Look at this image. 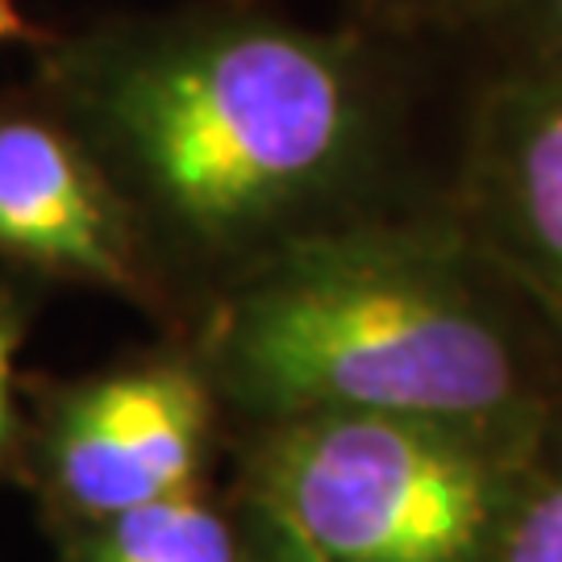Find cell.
<instances>
[{
    "label": "cell",
    "mask_w": 562,
    "mask_h": 562,
    "mask_svg": "<svg viewBox=\"0 0 562 562\" xmlns=\"http://www.w3.org/2000/svg\"><path fill=\"white\" fill-rule=\"evenodd\" d=\"M30 92L101 162L192 322L292 241L383 209L396 92L371 42L250 0L46 34Z\"/></svg>",
    "instance_id": "obj_1"
},
{
    "label": "cell",
    "mask_w": 562,
    "mask_h": 562,
    "mask_svg": "<svg viewBox=\"0 0 562 562\" xmlns=\"http://www.w3.org/2000/svg\"><path fill=\"white\" fill-rule=\"evenodd\" d=\"M188 350L246 429L375 413L562 434V341L446 204L283 246L196 308Z\"/></svg>",
    "instance_id": "obj_2"
},
{
    "label": "cell",
    "mask_w": 562,
    "mask_h": 562,
    "mask_svg": "<svg viewBox=\"0 0 562 562\" xmlns=\"http://www.w3.org/2000/svg\"><path fill=\"white\" fill-rule=\"evenodd\" d=\"M554 438L313 413L246 429L238 492L276 508L325 562H496Z\"/></svg>",
    "instance_id": "obj_3"
},
{
    "label": "cell",
    "mask_w": 562,
    "mask_h": 562,
    "mask_svg": "<svg viewBox=\"0 0 562 562\" xmlns=\"http://www.w3.org/2000/svg\"><path fill=\"white\" fill-rule=\"evenodd\" d=\"M222 401L188 341L83 380L42 383L18 475L55 533L204 487Z\"/></svg>",
    "instance_id": "obj_4"
},
{
    "label": "cell",
    "mask_w": 562,
    "mask_h": 562,
    "mask_svg": "<svg viewBox=\"0 0 562 562\" xmlns=\"http://www.w3.org/2000/svg\"><path fill=\"white\" fill-rule=\"evenodd\" d=\"M0 262L25 280L101 288L176 322L101 162L34 92L0 101Z\"/></svg>",
    "instance_id": "obj_5"
},
{
    "label": "cell",
    "mask_w": 562,
    "mask_h": 562,
    "mask_svg": "<svg viewBox=\"0 0 562 562\" xmlns=\"http://www.w3.org/2000/svg\"><path fill=\"white\" fill-rule=\"evenodd\" d=\"M446 209L562 341V67L517 63L483 88Z\"/></svg>",
    "instance_id": "obj_6"
},
{
    "label": "cell",
    "mask_w": 562,
    "mask_h": 562,
    "mask_svg": "<svg viewBox=\"0 0 562 562\" xmlns=\"http://www.w3.org/2000/svg\"><path fill=\"white\" fill-rule=\"evenodd\" d=\"M59 550L63 562H241V521L234 501L192 487L59 533Z\"/></svg>",
    "instance_id": "obj_7"
},
{
    "label": "cell",
    "mask_w": 562,
    "mask_h": 562,
    "mask_svg": "<svg viewBox=\"0 0 562 562\" xmlns=\"http://www.w3.org/2000/svg\"><path fill=\"white\" fill-rule=\"evenodd\" d=\"M496 562H562V438L542 454L504 525Z\"/></svg>",
    "instance_id": "obj_8"
},
{
    "label": "cell",
    "mask_w": 562,
    "mask_h": 562,
    "mask_svg": "<svg viewBox=\"0 0 562 562\" xmlns=\"http://www.w3.org/2000/svg\"><path fill=\"white\" fill-rule=\"evenodd\" d=\"M34 301L18 280H0V480L13 475L21 446V346L30 338Z\"/></svg>",
    "instance_id": "obj_9"
},
{
    "label": "cell",
    "mask_w": 562,
    "mask_h": 562,
    "mask_svg": "<svg viewBox=\"0 0 562 562\" xmlns=\"http://www.w3.org/2000/svg\"><path fill=\"white\" fill-rule=\"evenodd\" d=\"M229 501H234L241 521V562H325L276 508H267L238 487Z\"/></svg>",
    "instance_id": "obj_10"
},
{
    "label": "cell",
    "mask_w": 562,
    "mask_h": 562,
    "mask_svg": "<svg viewBox=\"0 0 562 562\" xmlns=\"http://www.w3.org/2000/svg\"><path fill=\"white\" fill-rule=\"evenodd\" d=\"M504 21L521 38V63L562 67V0H513Z\"/></svg>",
    "instance_id": "obj_11"
},
{
    "label": "cell",
    "mask_w": 562,
    "mask_h": 562,
    "mask_svg": "<svg viewBox=\"0 0 562 562\" xmlns=\"http://www.w3.org/2000/svg\"><path fill=\"white\" fill-rule=\"evenodd\" d=\"M401 21H442V25H459V21H504L513 0H375Z\"/></svg>",
    "instance_id": "obj_12"
},
{
    "label": "cell",
    "mask_w": 562,
    "mask_h": 562,
    "mask_svg": "<svg viewBox=\"0 0 562 562\" xmlns=\"http://www.w3.org/2000/svg\"><path fill=\"white\" fill-rule=\"evenodd\" d=\"M4 42H25V46L46 42V30H38L34 21L21 13L18 0H0V46Z\"/></svg>",
    "instance_id": "obj_13"
}]
</instances>
